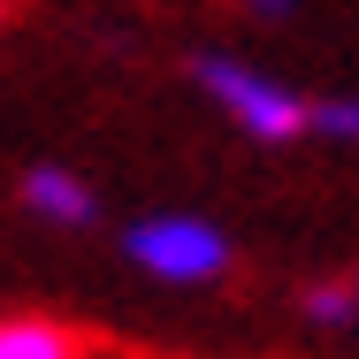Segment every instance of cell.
Returning <instances> with one entry per match:
<instances>
[{
  "instance_id": "cell-1",
  "label": "cell",
  "mask_w": 359,
  "mask_h": 359,
  "mask_svg": "<svg viewBox=\"0 0 359 359\" xmlns=\"http://www.w3.org/2000/svg\"><path fill=\"white\" fill-rule=\"evenodd\" d=\"M130 260L153 268L161 283H207V276L229 268V245H222L207 222H191V215H153V222L130 229Z\"/></svg>"
},
{
  "instance_id": "cell-2",
  "label": "cell",
  "mask_w": 359,
  "mask_h": 359,
  "mask_svg": "<svg viewBox=\"0 0 359 359\" xmlns=\"http://www.w3.org/2000/svg\"><path fill=\"white\" fill-rule=\"evenodd\" d=\"M199 84L215 92V100L237 115V123H245V130H252V138H298V130L313 123V115L290 100L276 76L245 69V62H207V69H199Z\"/></svg>"
},
{
  "instance_id": "cell-3",
  "label": "cell",
  "mask_w": 359,
  "mask_h": 359,
  "mask_svg": "<svg viewBox=\"0 0 359 359\" xmlns=\"http://www.w3.org/2000/svg\"><path fill=\"white\" fill-rule=\"evenodd\" d=\"M23 199H31V215H46V222H92V191L76 184L69 168H31Z\"/></svg>"
},
{
  "instance_id": "cell-4",
  "label": "cell",
  "mask_w": 359,
  "mask_h": 359,
  "mask_svg": "<svg viewBox=\"0 0 359 359\" xmlns=\"http://www.w3.org/2000/svg\"><path fill=\"white\" fill-rule=\"evenodd\" d=\"M0 359H76V337L54 321H0Z\"/></svg>"
},
{
  "instance_id": "cell-5",
  "label": "cell",
  "mask_w": 359,
  "mask_h": 359,
  "mask_svg": "<svg viewBox=\"0 0 359 359\" xmlns=\"http://www.w3.org/2000/svg\"><path fill=\"white\" fill-rule=\"evenodd\" d=\"M313 123H321L329 138H359V100H329V107H313Z\"/></svg>"
},
{
  "instance_id": "cell-6",
  "label": "cell",
  "mask_w": 359,
  "mask_h": 359,
  "mask_svg": "<svg viewBox=\"0 0 359 359\" xmlns=\"http://www.w3.org/2000/svg\"><path fill=\"white\" fill-rule=\"evenodd\" d=\"M306 306H313V321H344V313H352L344 290H306Z\"/></svg>"
},
{
  "instance_id": "cell-7",
  "label": "cell",
  "mask_w": 359,
  "mask_h": 359,
  "mask_svg": "<svg viewBox=\"0 0 359 359\" xmlns=\"http://www.w3.org/2000/svg\"><path fill=\"white\" fill-rule=\"evenodd\" d=\"M252 8H260V15H290V0H252Z\"/></svg>"
}]
</instances>
